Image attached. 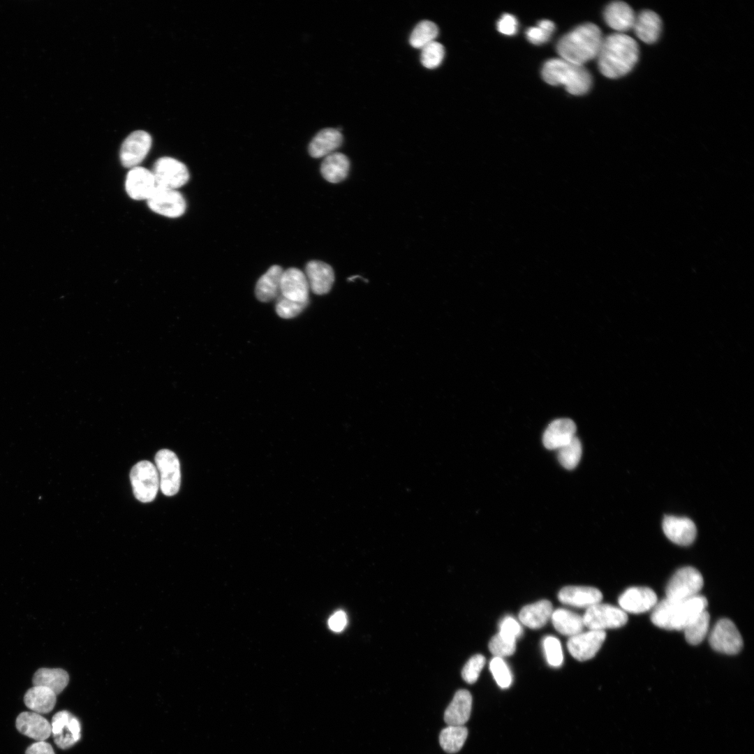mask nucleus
Instances as JSON below:
<instances>
[{
    "label": "nucleus",
    "instance_id": "obj_14",
    "mask_svg": "<svg viewBox=\"0 0 754 754\" xmlns=\"http://www.w3.org/2000/svg\"><path fill=\"white\" fill-rule=\"evenodd\" d=\"M606 637L604 630H589L569 637L567 648L572 656L585 661L595 656Z\"/></svg>",
    "mask_w": 754,
    "mask_h": 754
},
{
    "label": "nucleus",
    "instance_id": "obj_32",
    "mask_svg": "<svg viewBox=\"0 0 754 754\" xmlns=\"http://www.w3.org/2000/svg\"><path fill=\"white\" fill-rule=\"evenodd\" d=\"M550 619L559 633L568 637L582 632L584 627L582 616L563 608L554 610Z\"/></svg>",
    "mask_w": 754,
    "mask_h": 754
},
{
    "label": "nucleus",
    "instance_id": "obj_25",
    "mask_svg": "<svg viewBox=\"0 0 754 754\" xmlns=\"http://www.w3.org/2000/svg\"><path fill=\"white\" fill-rule=\"evenodd\" d=\"M342 142V134L337 128H324L320 131L310 142L309 154L313 158L325 157L338 149Z\"/></svg>",
    "mask_w": 754,
    "mask_h": 754
},
{
    "label": "nucleus",
    "instance_id": "obj_20",
    "mask_svg": "<svg viewBox=\"0 0 754 754\" xmlns=\"http://www.w3.org/2000/svg\"><path fill=\"white\" fill-rule=\"evenodd\" d=\"M558 598L565 605L588 608L601 602L602 593L596 588L584 586H568L560 590Z\"/></svg>",
    "mask_w": 754,
    "mask_h": 754
},
{
    "label": "nucleus",
    "instance_id": "obj_29",
    "mask_svg": "<svg viewBox=\"0 0 754 754\" xmlns=\"http://www.w3.org/2000/svg\"><path fill=\"white\" fill-rule=\"evenodd\" d=\"M350 161L348 157L340 152H333L325 157L320 172L323 178L331 183H339L344 180L348 174Z\"/></svg>",
    "mask_w": 754,
    "mask_h": 754
},
{
    "label": "nucleus",
    "instance_id": "obj_37",
    "mask_svg": "<svg viewBox=\"0 0 754 754\" xmlns=\"http://www.w3.org/2000/svg\"><path fill=\"white\" fill-rule=\"evenodd\" d=\"M421 50L420 61L423 66L433 69L441 64L445 56V48L441 43L434 40Z\"/></svg>",
    "mask_w": 754,
    "mask_h": 754
},
{
    "label": "nucleus",
    "instance_id": "obj_34",
    "mask_svg": "<svg viewBox=\"0 0 754 754\" xmlns=\"http://www.w3.org/2000/svg\"><path fill=\"white\" fill-rule=\"evenodd\" d=\"M709 620V614L704 610L683 628L685 639L688 643L697 645L702 642L708 633Z\"/></svg>",
    "mask_w": 754,
    "mask_h": 754
},
{
    "label": "nucleus",
    "instance_id": "obj_28",
    "mask_svg": "<svg viewBox=\"0 0 754 754\" xmlns=\"http://www.w3.org/2000/svg\"><path fill=\"white\" fill-rule=\"evenodd\" d=\"M662 22L653 11L644 10L635 17L633 29L637 37L646 43L656 42L660 34Z\"/></svg>",
    "mask_w": 754,
    "mask_h": 754
},
{
    "label": "nucleus",
    "instance_id": "obj_36",
    "mask_svg": "<svg viewBox=\"0 0 754 754\" xmlns=\"http://www.w3.org/2000/svg\"><path fill=\"white\" fill-rule=\"evenodd\" d=\"M556 450L558 460L565 468L573 469L579 462L582 448L581 442L577 436Z\"/></svg>",
    "mask_w": 754,
    "mask_h": 754
},
{
    "label": "nucleus",
    "instance_id": "obj_11",
    "mask_svg": "<svg viewBox=\"0 0 754 754\" xmlns=\"http://www.w3.org/2000/svg\"><path fill=\"white\" fill-rule=\"evenodd\" d=\"M147 203L153 212L170 218L181 216L186 208L185 199L180 192L158 186L147 200Z\"/></svg>",
    "mask_w": 754,
    "mask_h": 754
},
{
    "label": "nucleus",
    "instance_id": "obj_33",
    "mask_svg": "<svg viewBox=\"0 0 754 754\" xmlns=\"http://www.w3.org/2000/svg\"><path fill=\"white\" fill-rule=\"evenodd\" d=\"M468 736L467 728L464 725H448L441 730L439 743L448 753H455L461 750Z\"/></svg>",
    "mask_w": 754,
    "mask_h": 754
},
{
    "label": "nucleus",
    "instance_id": "obj_31",
    "mask_svg": "<svg viewBox=\"0 0 754 754\" xmlns=\"http://www.w3.org/2000/svg\"><path fill=\"white\" fill-rule=\"evenodd\" d=\"M68 681V674L61 668H40L34 673L32 679L34 686L48 688L56 695L64 690Z\"/></svg>",
    "mask_w": 754,
    "mask_h": 754
},
{
    "label": "nucleus",
    "instance_id": "obj_24",
    "mask_svg": "<svg viewBox=\"0 0 754 754\" xmlns=\"http://www.w3.org/2000/svg\"><path fill=\"white\" fill-rule=\"evenodd\" d=\"M471 707L472 696L470 692L463 689L457 691L445 711V722L448 725H464L469 719Z\"/></svg>",
    "mask_w": 754,
    "mask_h": 754
},
{
    "label": "nucleus",
    "instance_id": "obj_22",
    "mask_svg": "<svg viewBox=\"0 0 754 754\" xmlns=\"http://www.w3.org/2000/svg\"><path fill=\"white\" fill-rule=\"evenodd\" d=\"M15 725L20 733L38 741H45L52 734L50 723L36 712L20 713L16 718Z\"/></svg>",
    "mask_w": 754,
    "mask_h": 754
},
{
    "label": "nucleus",
    "instance_id": "obj_47",
    "mask_svg": "<svg viewBox=\"0 0 754 754\" xmlns=\"http://www.w3.org/2000/svg\"><path fill=\"white\" fill-rule=\"evenodd\" d=\"M25 754H55L52 746L44 741H37L29 746Z\"/></svg>",
    "mask_w": 754,
    "mask_h": 754
},
{
    "label": "nucleus",
    "instance_id": "obj_13",
    "mask_svg": "<svg viewBox=\"0 0 754 754\" xmlns=\"http://www.w3.org/2000/svg\"><path fill=\"white\" fill-rule=\"evenodd\" d=\"M151 137L145 131H135L124 140L119 151L121 163L125 168L137 167L146 157L151 147Z\"/></svg>",
    "mask_w": 754,
    "mask_h": 754
},
{
    "label": "nucleus",
    "instance_id": "obj_41",
    "mask_svg": "<svg viewBox=\"0 0 754 754\" xmlns=\"http://www.w3.org/2000/svg\"><path fill=\"white\" fill-rule=\"evenodd\" d=\"M543 649L548 664L554 667H560L563 661L562 647L560 641L554 636L544 638Z\"/></svg>",
    "mask_w": 754,
    "mask_h": 754
},
{
    "label": "nucleus",
    "instance_id": "obj_1",
    "mask_svg": "<svg viewBox=\"0 0 754 754\" xmlns=\"http://www.w3.org/2000/svg\"><path fill=\"white\" fill-rule=\"evenodd\" d=\"M639 57L637 42L623 33H615L604 38L597 56L601 73L609 78H617L629 73Z\"/></svg>",
    "mask_w": 754,
    "mask_h": 754
},
{
    "label": "nucleus",
    "instance_id": "obj_38",
    "mask_svg": "<svg viewBox=\"0 0 754 754\" xmlns=\"http://www.w3.org/2000/svg\"><path fill=\"white\" fill-rule=\"evenodd\" d=\"M555 29L554 23L549 20H542L537 26L529 27L526 31L527 40L534 45H541L549 40Z\"/></svg>",
    "mask_w": 754,
    "mask_h": 754
},
{
    "label": "nucleus",
    "instance_id": "obj_35",
    "mask_svg": "<svg viewBox=\"0 0 754 754\" xmlns=\"http://www.w3.org/2000/svg\"><path fill=\"white\" fill-rule=\"evenodd\" d=\"M438 34L437 25L429 20L420 22L412 31L409 43L415 48L422 49L434 41Z\"/></svg>",
    "mask_w": 754,
    "mask_h": 754
},
{
    "label": "nucleus",
    "instance_id": "obj_26",
    "mask_svg": "<svg viewBox=\"0 0 754 754\" xmlns=\"http://www.w3.org/2000/svg\"><path fill=\"white\" fill-rule=\"evenodd\" d=\"M283 270L279 265H272L257 281L255 293L258 300L267 302L281 295V279Z\"/></svg>",
    "mask_w": 754,
    "mask_h": 754
},
{
    "label": "nucleus",
    "instance_id": "obj_18",
    "mask_svg": "<svg viewBox=\"0 0 754 754\" xmlns=\"http://www.w3.org/2000/svg\"><path fill=\"white\" fill-rule=\"evenodd\" d=\"M280 290L281 295L289 300L309 302V283L305 274L297 268L291 267L283 271Z\"/></svg>",
    "mask_w": 754,
    "mask_h": 754
},
{
    "label": "nucleus",
    "instance_id": "obj_8",
    "mask_svg": "<svg viewBox=\"0 0 754 754\" xmlns=\"http://www.w3.org/2000/svg\"><path fill=\"white\" fill-rule=\"evenodd\" d=\"M155 464L159 475L160 489L167 496L175 495L181 483L180 465L177 456L172 451L162 449L155 456Z\"/></svg>",
    "mask_w": 754,
    "mask_h": 754
},
{
    "label": "nucleus",
    "instance_id": "obj_21",
    "mask_svg": "<svg viewBox=\"0 0 754 754\" xmlns=\"http://www.w3.org/2000/svg\"><path fill=\"white\" fill-rule=\"evenodd\" d=\"M576 425L568 418H560L552 421L545 429L542 442L549 450H558L568 443L575 436Z\"/></svg>",
    "mask_w": 754,
    "mask_h": 754
},
{
    "label": "nucleus",
    "instance_id": "obj_16",
    "mask_svg": "<svg viewBox=\"0 0 754 754\" xmlns=\"http://www.w3.org/2000/svg\"><path fill=\"white\" fill-rule=\"evenodd\" d=\"M156 187L154 177L151 171L147 168L137 166L127 173L125 188L129 197L133 200H147Z\"/></svg>",
    "mask_w": 754,
    "mask_h": 754
},
{
    "label": "nucleus",
    "instance_id": "obj_45",
    "mask_svg": "<svg viewBox=\"0 0 754 754\" xmlns=\"http://www.w3.org/2000/svg\"><path fill=\"white\" fill-rule=\"evenodd\" d=\"M497 29L504 35L512 36L517 31L518 21L514 15L505 13L497 22Z\"/></svg>",
    "mask_w": 754,
    "mask_h": 754
},
{
    "label": "nucleus",
    "instance_id": "obj_27",
    "mask_svg": "<svg viewBox=\"0 0 754 754\" xmlns=\"http://www.w3.org/2000/svg\"><path fill=\"white\" fill-rule=\"evenodd\" d=\"M553 611L550 601L541 600L523 607L519 613V619L529 628L538 629L551 619Z\"/></svg>",
    "mask_w": 754,
    "mask_h": 754
},
{
    "label": "nucleus",
    "instance_id": "obj_40",
    "mask_svg": "<svg viewBox=\"0 0 754 754\" xmlns=\"http://www.w3.org/2000/svg\"><path fill=\"white\" fill-rule=\"evenodd\" d=\"M489 670L501 688H508L512 681L511 672L503 658L494 656L489 663Z\"/></svg>",
    "mask_w": 754,
    "mask_h": 754
},
{
    "label": "nucleus",
    "instance_id": "obj_4",
    "mask_svg": "<svg viewBox=\"0 0 754 754\" xmlns=\"http://www.w3.org/2000/svg\"><path fill=\"white\" fill-rule=\"evenodd\" d=\"M543 80L551 85H563L573 95L586 94L592 84L591 75L584 66L561 58L547 60L542 69Z\"/></svg>",
    "mask_w": 754,
    "mask_h": 754
},
{
    "label": "nucleus",
    "instance_id": "obj_43",
    "mask_svg": "<svg viewBox=\"0 0 754 754\" xmlns=\"http://www.w3.org/2000/svg\"><path fill=\"white\" fill-rule=\"evenodd\" d=\"M485 664V658L481 654H476L468 659L461 671L463 679L468 683H475Z\"/></svg>",
    "mask_w": 754,
    "mask_h": 754
},
{
    "label": "nucleus",
    "instance_id": "obj_10",
    "mask_svg": "<svg viewBox=\"0 0 754 754\" xmlns=\"http://www.w3.org/2000/svg\"><path fill=\"white\" fill-rule=\"evenodd\" d=\"M713 649L725 654H737L742 649L743 640L735 624L728 619L718 620L709 634Z\"/></svg>",
    "mask_w": 754,
    "mask_h": 754
},
{
    "label": "nucleus",
    "instance_id": "obj_19",
    "mask_svg": "<svg viewBox=\"0 0 754 754\" xmlns=\"http://www.w3.org/2000/svg\"><path fill=\"white\" fill-rule=\"evenodd\" d=\"M305 276L309 288L316 295L330 292L334 281L332 267L320 260H311L306 264Z\"/></svg>",
    "mask_w": 754,
    "mask_h": 754
},
{
    "label": "nucleus",
    "instance_id": "obj_15",
    "mask_svg": "<svg viewBox=\"0 0 754 754\" xmlns=\"http://www.w3.org/2000/svg\"><path fill=\"white\" fill-rule=\"evenodd\" d=\"M657 596L650 588L634 586L626 589L619 598L620 608L625 612L640 614L654 607Z\"/></svg>",
    "mask_w": 754,
    "mask_h": 754
},
{
    "label": "nucleus",
    "instance_id": "obj_23",
    "mask_svg": "<svg viewBox=\"0 0 754 754\" xmlns=\"http://www.w3.org/2000/svg\"><path fill=\"white\" fill-rule=\"evenodd\" d=\"M635 15L630 6L623 1L610 3L605 9L604 19L612 29L623 33L633 29Z\"/></svg>",
    "mask_w": 754,
    "mask_h": 754
},
{
    "label": "nucleus",
    "instance_id": "obj_42",
    "mask_svg": "<svg viewBox=\"0 0 754 754\" xmlns=\"http://www.w3.org/2000/svg\"><path fill=\"white\" fill-rule=\"evenodd\" d=\"M516 649V641L508 639L499 633L489 642V649L494 656L503 658L512 655Z\"/></svg>",
    "mask_w": 754,
    "mask_h": 754
},
{
    "label": "nucleus",
    "instance_id": "obj_2",
    "mask_svg": "<svg viewBox=\"0 0 754 754\" xmlns=\"http://www.w3.org/2000/svg\"><path fill=\"white\" fill-rule=\"evenodd\" d=\"M603 40L601 31L597 25L585 23L563 36L556 49L560 58L584 66L597 58Z\"/></svg>",
    "mask_w": 754,
    "mask_h": 754
},
{
    "label": "nucleus",
    "instance_id": "obj_3",
    "mask_svg": "<svg viewBox=\"0 0 754 754\" xmlns=\"http://www.w3.org/2000/svg\"><path fill=\"white\" fill-rule=\"evenodd\" d=\"M707 598L700 595L683 600L665 598L653 608L651 621L656 626L669 630L683 628L707 607Z\"/></svg>",
    "mask_w": 754,
    "mask_h": 754
},
{
    "label": "nucleus",
    "instance_id": "obj_6",
    "mask_svg": "<svg viewBox=\"0 0 754 754\" xmlns=\"http://www.w3.org/2000/svg\"><path fill=\"white\" fill-rule=\"evenodd\" d=\"M704 584L702 574L695 568L686 566L677 570L668 582L666 598L686 600L699 595Z\"/></svg>",
    "mask_w": 754,
    "mask_h": 754
},
{
    "label": "nucleus",
    "instance_id": "obj_7",
    "mask_svg": "<svg viewBox=\"0 0 754 754\" xmlns=\"http://www.w3.org/2000/svg\"><path fill=\"white\" fill-rule=\"evenodd\" d=\"M582 617L584 626L596 630L620 628L628 621L627 613L620 607L600 603L588 607Z\"/></svg>",
    "mask_w": 754,
    "mask_h": 754
},
{
    "label": "nucleus",
    "instance_id": "obj_9",
    "mask_svg": "<svg viewBox=\"0 0 754 754\" xmlns=\"http://www.w3.org/2000/svg\"><path fill=\"white\" fill-rule=\"evenodd\" d=\"M151 172L156 186L172 189L180 188L189 179L186 166L181 161L168 156L156 160Z\"/></svg>",
    "mask_w": 754,
    "mask_h": 754
},
{
    "label": "nucleus",
    "instance_id": "obj_46",
    "mask_svg": "<svg viewBox=\"0 0 754 754\" xmlns=\"http://www.w3.org/2000/svg\"><path fill=\"white\" fill-rule=\"evenodd\" d=\"M347 624V616L342 610L334 613L328 620L329 628L334 632L342 631Z\"/></svg>",
    "mask_w": 754,
    "mask_h": 754
},
{
    "label": "nucleus",
    "instance_id": "obj_12",
    "mask_svg": "<svg viewBox=\"0 0 754 754\" xmlns=\"http://www.w3.org/2000/svg\"><path fill=\"white\" fill-rule=\"evenodd\" d=\"M54 743L61 749L75 745L81 737V725L76 717L66 711L54 715L51 724Z\"/></svg>",
    "mask_w": 754,
    "mask_h": 754
},
{
    "label": "nucleus",
    "instance_id": "obj_30",
    "mask_svg": "<svg viewBox=\"0 0 754 754\" xmlns=\"http://www.w3.org/2000/svg\"><path fill=\"white\" fill-rule=\"evenodd\" d=\"M57 695L50 688L34 686L29 688L24 696L25 705L37 714H47L55 706Z\"/></svg>",
    "mask_w": 754,
    "mask_h": 754
},
{
    "label": "nucleus",
    "instance_id": "obj_39",
    "mask_svg": "<svg viewBox=\"0 0 754 754\" xmlns=\"http://www.w3.org/2000/svg\"><path fill=\"white\" fill-rule=\"evenodd\" d=\"M309 302H301L289 300L281 295L276 298V312L281 318H293L298 316L308 305Z\"/></svg>",
    "mask_w": 754,
    "mask_h": 754
},
{
    "label": "nucleus",
    "instance_id": "obj_17",
    "mask_svg": "<svg viewBox=\"0 0 754 754\" xmlns=\"http://www.w3.org/2000/svg\"><path fill=\"white\" fill-rule=\"evenodd\" d=\"M662 526L667 538L679 545H689L696 537V526L694 522L687 517L665 516Z\"/></svg>",
    "mask_w": 754,
    "mask_h": 754
},
{
    "label": "nucleus",
    "instance_id": "obj_5",
    "mask_svg": "<svg viewBox=\"0 0 754 754\" xmlns=\"http://www.w3.org/2000/svg\"><path fill=\"white\" fill-rule=\"evenodd\" d=\"M130 480L135 497L142 503L153 501L160 487L159 475L156 466L149 461H141L133 466Z\"/></svg>",
    "mask_w": 754,
    "mask_h": 754
},
{
    "label": "nucleus",
    "instance_id": "obj_44",
    "mask_svg": "<svg viewBox=\"0 0 754 754\" xmlns=\"http://www.w3.org/2000/svg\"><path fill=\"white\" fill-rule=\"evenodd\" d=\"M505 637L515 640L522 633L521 624L515 619L508 616L502 619L499 625V632Z\"/></svg>",
    "mask_w": 754,
    "mask_h": 754
}]
</instances>
